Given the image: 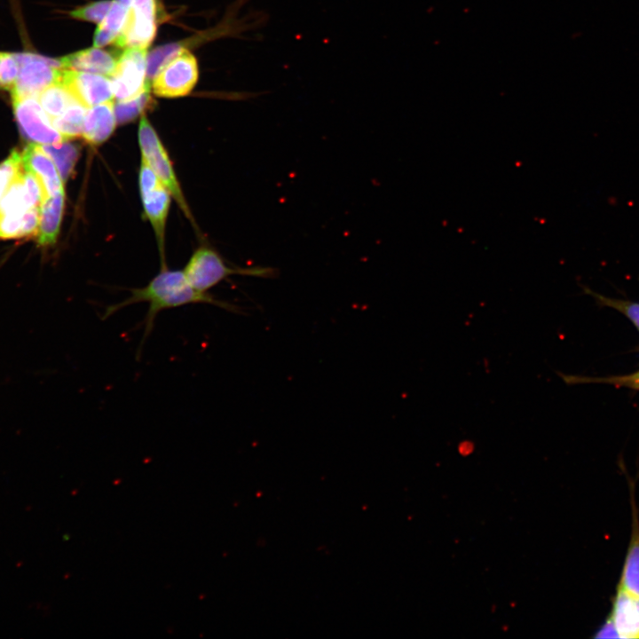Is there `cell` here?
I'll return each mask as SVG.
<instances>
[{"label": "cell", "mask_w": 639, "mask_h": 639, "mask_svg": "<svg viewBox=\"0 0 639 639\" xmlns=\"http://www.w3.org/2000/svg\"><path fill=\"white\" fill-rule=\"evenodd\" d=\"M198 63L187 50L168 62L154 78L153 91L162 98H178L190 93L198 81Z\"/></svg>", "instance_id": "8992f818"}, {"label": "cell", "mask_w": 639, "mask_h": 639, "mask_svg": "<svg viewBox=\"0 0 639 639\" xmlns=\"http://www.w3.org/2000/svg\"><path fill=\"white\" fill-rule=\"evenodd\" d=\"M156 14L130 7L125 25L114 41L119 49H146L156 35Z\"/></svg>", "instance_id": "30bf717a"}, {"label": "cell", "mask_w": 639, "mask_h": 639, "mask_svg": "<svg viewBox=\"0 0 639 639\" xmlns=\"http://www.w3.org/2000/svg\"><path fill=\"white\" fill-rule=\"evenodd\" d=\"M64 190L46 199L40 207L38 243L49 246L56 242L63 216Z\"/></svg>", "instance_id": "5bb4252c"}, {"label": "cell", "mask_w": 639, "mask_h": 639, "mask_svg": "<svg viewBox=\"0 0 639 639\" xmlns=\"http://www.w3.org/2000/svg\"><path fill=\"white\" fill-rule=\"evenodd\" d=\"M111 4L112 2L107 0L91 2L74 9L69 15L75 20L100 23L108 12Z\"/></svg>", "instance_id": "4316f807"}, {"label": "cell", "mask_w": 639, "mask_h": 639, "mask_svg": "<svg viewBox=\"0 0 639 639\" xmlns=\"http://www.w3.org/2000/svg\"><path fill=\"white\" fill-rule=\"evenodd\" d=\"M86 108L79 102H75L59 116L51 120L53 127L61 134L64 139H70L83 135Z\"/></svg>", "instance_id": "d6986e66"}, {"label": "cell", "mask_w": 639, "mask_h": 639, "mask_svg": "<svg viewBox=\"0 0 639 639\" xmlns=\"http://www.w3.org/2000/svg\"><path fill=\"white\" fill-rule=\"evenodd\" d=\"M129 9L118 0L112 2L107 14L94 33L93 44L95 47L114 43L125 25Z\"/></svg>", "instance_id": "e0dca14e"}, {"label": "cell", "mask_w": 639, "mask_h": 639, "mask_svg": "<svg viewBox=\"0 0 639 639\" xmlns=\"http://www.w3.org/2000/svg\"><path fill=\"white\" fill-rule=\"evenodd\" d=\"M162 184V182L160 180L154 170L150 167L147 162L142 158L139 171V189L141 195L154 190Z\"/></svg>", "instance_id": "f1b7e54d"}, {"label": "cell", "mask_w": 639, "mask_h": 639, "mask_svg": "<svg viewBox=\"0 0 639 639\" xmlns=\"http://www.w3.org/2000/svg\"><path fill=\"white\" fill-rule=\"evenodd\" d=\"M138 135L142 158L154 170L185 214L191 217L168 154L154 129L145 115L141 117Z\"/></svg>", "instance_id": "277c9868"}, {"label": "cell", "mask_w": 639, "mask_h": 639, "mask_svg": "<svg viewBox=\"0 0 639 639\" xmlns=\"http://www.w3.org/2000/svg\"><path fill=\"white\" fill-rule=\"evenodd\" d=\"M16 122L21 134L42 145H59L64 138L53 127L51 119L36 97L12 96Z\"/></svg>", "instance_id": "52a82bcc"}, {"label": "cell", "mask_w": 639, "mask_h": 639, "mask_svg": "<svg viewBox=\"0 0 639 639\" xmlns=\"http://www.w3.org/2000/svg\"><path fill=\"white\" fill-rule=\"evenodd\" d=\"M145 214L149 219L162 251L164 228L170 204V193L162 184L154 190L141 195Z\"/></svg>", "instance_id": "9a60e30c"}, {"label": "cell", "mask_w": 639, "mask_h": 639, "mask_svg": "<svg viewBox=\"0 0 639 639\" xmlns=\"http://www.w3.org/2000/svg\"><path fill=\"white\" fill-rule=\"evenodd\" d=\"M138 303H147L148 310L143 320V344L150 335L157 315L165 310L191 304H209L231 312L238 313L241 309L233 304L218 300L208 292L193 288L187 281L184 272L168 270L165 265L162 271L145 287L130 290V296L120 303L106 307L101 317L106 320L121 309Z\"/></svg>", "instance_id": "6da1fadb"}, {"label": "cell", "mask_w": 639, "mask_h": 639, "mask_svg": "<svg viewBox=\"0 0 639 639\" xmlns=\"http://www.w3.org/2000/svg\"><path fill=\"white\" fill-rule=\"evenodd\" d=\"M37 99L51 121L59 116L70 105L78 102L59 79L41 91Z\"/></svg>", "instance_id": "ac0fdd59"}, {"label": "cell", "mask_w": 639, "mask_h": 639, "mask_svg": "<svg viewBox=\"0 0 639 639\" xmlns=\"http://www.w3.org/2000/svg\"><path fill=\"white\" fill-rule=\"evenodd\" d=\"M584 290L595 297L600 304L613 308L624 314L639 330V303L606 297L586 288Z\"/></svg>", "instance_id": "cb8c5ba5"}, {"label": "cell", "mask_w": 639, "mask_h": 639, "mask_svg": "<svg viewBox=\"0 0 639 639\" xmlns=\"http://www.w3.org/2000/svg\"><path fill=\"white\" fill-rule=\"evenodd\" d=\"M21 167L22 156L17 150H13L9 157L0 163V200L22 171Z\"/></svg>", "instance_id": "d4e9b609"}, {"label": "cell", "mask_w": 639, "mask_h": 639, "mask_svg": "<svg viewBox=\"0 0 639 639\" xmlns=\"http://www.w3.org/2000/svg\"><path fill=\"white\" fill-rule=\"evenodd\" d=\"M21 156L24 170L36 177L47 199L64 190L63 180L56 165L41 146L28 145Z\"/></svg>", "instance_id": "8fae6325"}, {"label": "cell", "mask_w": 639, "mask_h": 639, "mask_svg": "<svg viewBox=\"0 0 639 639\" xmlns=\"http://www.w3.org/2000/svg\"><path fill=\"white\" fill-rule=\"evenodd\" d=\"M59 80L87 108L109 102L114 97L111 79L99 74L63 68Z\"/></svg>", "instance_id": "ba28073f"}, {"label": "cell", "mask_w": 639, "mask_h": 639, "mask_svg": "<svg viewBox=\"0 0 639 639\" xmlns=\"http://www.w3.org/2000/svg\"><path fill=\"white\" fill-rule=\"evenodd\" d=\"M184 48L178 43L161 45L154 49L146 57V78L154 79L162 67L178 56Z\"/></svg>", "instance_id": "603a6c76"}, {"label": "cell", "mask_w": 639, "mask_h": 639, "mask_svg": "<svg viewBox=\"0 0 639 639\" xmlns=\"http://www.w3.org/2000/svg\"><path fill=\"white\" fill-rule=\"evenodd\" d=\"M183 272L189 284L196 290L204 293L234 274L261 278H272L276 275V269L271 267H230L217 252L208 248L197 249Z\"/></svg>", "instance_id": "7a4b0ae2"}, {"label": "cell", "mask_w": 639, "mask_h": 639, "mask_svg": "<svg viewBox=\"0 0 639 639\" xmlns=\"http://www.w3.org/2000/svg\"><path fill=\"white\" fill-rule=\"evenodd\" d=\"M42 149L55 163L59 173L66 181L74 170L79 156V147L70 142H62L59 145H43Z\"/></svg>", "instance_id": "ffe728a7"}, {"label": "cell", "mask_w": 639, "mask_h": 639, "mask_svg": "<svg viewBox=\"0 0 639 639\" xmlns=\"http://www.w3.org/2000/svg\"><path fill=\"white\" fill-rule=\"evenodd\" d=\"M618 588L639 596V524L635 516L631 540Z\"/></svg>", "instance_id": "2e32d148"}, {"label": "cell", "mask_w": 639, "mask_h": 639, "mask_svg": "<svg viewBox=\"0 0 639 639\" xmlns=\"http://www.w3.org/2000/svg\"><path fill=\"white\" fill-rule=\"evenodd\" d=\"M22 170L0 200V215L25 212L29 206Z\"/></svg>", "instance_id": "44dd1931"}, {"label": "cell", "mask_w": 639, "mask_h": 639, "mask_svg": "<svg viewBox=\"0 0 639 639\" xmlns=\"http://www.w3.org/2000/svg\"><path fill=\"white\" fill-rule=\"evenodd\" d=\"M116 123L112 101L93 106L86 112L82 136L88 143L99 145L111 136Z\"/></svg>", "instance_id": "4fadbf2b"}, {"label": "cell", "mask_w": 639, "mask_h": 639, "mask_svg": "<svg viewBox=\"0 0 639 639\" xmlns=\"http://www.w3.org/2000/svg\"><path fill=\"white\" fill-rule=\"evenodd\" d=\"M130 7L156 14V0H131Z\"/></svg>", "instance_id": "f546056e"}, {"label": "cell", "mask_w": 639, "mask_h": 639, "mask_svg": "<svg viewBox=\"0 0 639 639\" xmlns=\"http://www.w3.org/2000/svg\"><path fill=\"white\" fill-rule=\"evenodd\" d=\"M119 54L99 48L82 50L59 59L63 68L111 75Z\"/></svg>", "instance_id": "7c38bea8"}, {"label": "cell", "mask_w": 639, "mask_h": 639, "mask_svg": "<svg viewBox=\"0 0 639 639\" xmlns=\"http://www.w3.org/2000/svg\"><path fill=\"white\" fill-rule=\"evenodd\" d=\"M151 102L150 90L145 91L131 99L118 101V103L114 106L117 123L123 124L132 122L139 114H143L146 109L151 106Z\"/></svg>", "instance_id": "7402d4cb"}, {"label": "cell", "mask_w": 639, "mask_h": 639, "mask_svg": "<svg viewBox=\"0 0 639 639\" xmlns=\"http://www.w3.org/2000/svg\"><path fill=\"white\" fill-rule=\"evenodd\" d=\"M25 212L0 215V239L24 237Z\"/></svg>", "instance_id": "83f0119b"}, {"label": "cell", "mask_w": 639, "mask_h": 639, "mask_svg": "<svg viewBox=\"0 0 639 639\" xmlns=\"http://www.w3.org/2000/svg\"><path fill=\"white\" fill-rule=\"evenodd\" d=\"M558 374L567 384L597 382L610 383L616 386L627 387L639 390V371L628 375L611 376L604 378H588L578 375H567L560 373Z\"/></svg>", "instance_id": "484cf974"}, {"label": "cell", "mask_w": 639, "mask_h": 639, "mask_svg": "<svg viewBox=\"0 0 639 639\" xmlns=\"http://www.w3.org/2000/svg\"><path fill=\"white\" fill-rule=\"evenodd\" d=\"M110 76L114 98L118 101L131 99L150 90L146 78V49H123Z\"/></svg>", "instance_id": "5b68a950"}, {"label": "cell", "mask_w": 639, "mask_h": 639, "mask_svg": "<svg viewBox=\"0 0 639 639\" xmlns=\"http://www.w3.org/2000/svg\"><path fill=\"white\" fill-rule=\"evenodd\" d=\"M616 637L639 638V596L618 588L606 620Z\"/></svg>", "instance_id": "9c48e42d"}, {"label": "cell", "mask_w": 639, "mask_h": 639, "mask_svg": "<svg viewBox=\"0 0 639 639\" xmlns=\"http://www.w3.org/2000/svg\"><path fill=\"white\" fill-rule=\"evenodd\" d=\"M19 74L12 89V96L37 97L46 87L59 79L63 69L60 60L43 55L17 52Z\"/></svg>", "instance_id": "3957f363"}]
</instances>
